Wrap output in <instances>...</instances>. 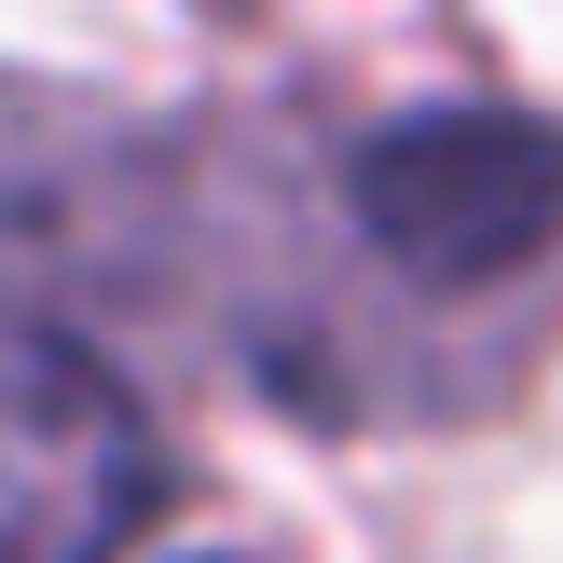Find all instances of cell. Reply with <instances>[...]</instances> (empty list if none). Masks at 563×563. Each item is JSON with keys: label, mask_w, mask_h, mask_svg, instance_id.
Segmentation results:
<instances>
[{"label": "cell", "mask_w": 563, "mask_h": 563, "mask_svg": "<svg viewBox=\"0 0 563 563\" xmlns=\"http://www.w3.org/2000/svg\"><path fill=\"white\" fill-rule=\"evenodd\" d=\"M152 522V427L97 344L0 302V563H110Z\"/></svg>", "instance_id": "6da1fadb"}, {"label": "cell", "mask_w": 563, "mask_h": 563, "mask_svg": "<svg viewBox=\"0 0 563 563\" xmlns=\"http://www.w3.org/2000/svg\"><path fill=\"white\" fill-rule=\"evenodd\" d=\"M357 234L427 289H495L563 247V124L522 110H412L357 152Z\"/></svg>", "instance_id": "7a4b0ae2"}]
</instances>
